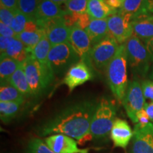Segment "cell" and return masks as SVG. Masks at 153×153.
<instances>
[{
  "label": "cell",
  "instance_id": "obj_1",
  "mask_svg": "<svg viewBox=\"0 0 153 153\" xmlns=\"http://www.w3.org/2000/svg\"><path fill=\"white\" fill-rule=\"evenodd\" d=\"M97 104L82 101L70 105L43 124L38 129L40 136L62 134L81 141L89 136L91 118Z\"/></svg>",
  "mask_w": 153,
  "mask_h": 153
},
{
  "label": "cell",
  "instance_id": "obj_2",
  "mask_svg": "<svg viewBox=\"0 0 153 153\" xmlns=\"http://www.w3.org/2000/svg\"><path fill=\"white\" fill-rule=\"evenodd\" d=\"M127 56L125 44H121L106 68L107 82L118 101H123L128 82L127 76Z\"/></svg>",
  "mask_w": 153,
  "mask_h": 153
},
{
  "label": "cell",
  "instance_id": "obj_3",
  "mask_svg": "<svg viewBox=\"0 0 153 153\" xmlns=\"http://www.w3.org/2000/svg\"><path fill=\"white\" fill-rule=\"evenodd\" d=\"M116 115L114 102L108 98H102L97 104L91 118L89 137L97 140L106 138L111 131Z\"/></svg>",
  "mask_w": 153,
  "mask_h": 153
},
{
  "label": "cell",
  "instance_id": "obj_4",
  "mask_svg": "<svg viewBox=\"0 0 153 153\" xmlns=\"http://www.w3.org/2000/svg\"><path fill=\"white\" fill-rule=\"evenodd\" d=\"M22 64L31 96L37 97L52 82L55 74L48 64H42L30 54Z\"/></svg>",
  "mask_w": 153,
  "mask_h": 153
},
{
  "label": "cell",
  "instance_id": "obj_5",
  "mask_svg": "<svg viewBox=\"0 0 153 153\" xmlns=\"http://www.w3.org/2000/svg\"><path fill=\"white\" fill-rule=\"evenodd\" d=\"M124 44L128 63L132 70L141 75L146 74L153 60L145 44L134 36Z\"/></svg>",
  "mask_w": 153,
  "mask_h": 153
},
{
  "label": "cell",
  "instance_id": "obj_6",
  "mask_svg": "<svg viewBox=\"0 0 153 153\" xmlns=\"http://www.w3.org/2000/svg\"><path fill=\"white\" fill-rule=\"evenodd\" d=\"M81 60L70 43H64L54 45L50 51L48 62L54 74L61 75L72 65Z\"/></svg>",
  "mask_w": 153,
  "mask_h": 153
},
{
  "label": "cell",
  "instance_id": "obj_7",
  "mask_svg": "<svg viewBox=\"0 0 153 153\" xmlns=\"http://www.w3.org/2000/svg\"><path fill=\"white\" fill-rule=\"evenodd\" d=\"M114 38L108 36L91 48L89 60L95 68L104 70L117 52L120 45Z\"/></svg>",
  "mask_w": 153,
  "mask_h": 153
},
{
  "label": "cell",
  "instance_id": "obj_8",
  "mask_svg": "<svg viewBox=\"0 0 153 153\" xmlns=\"http://www.w3.org/2000/svg\"><path fill=\"white\" fill-rule=\"evenodd\" d=\"M122 103L130 119L133 123H137V114L144 109L145 105L141 84L137 81L130 82Z\"/></svg>",
  "mask_w": 153,
  "mask_h": 153
},
{
  "label": "cell",
  "instance_id": "obj_9",
  "mask_svg": "<svg viewBox=\"0 0 153 153\" xmlns=\"http://www.w3.org/2000/svg\"><path fill=\"white\" fill-rule=\"evenodd\" d=\"M132 19L133 16L119 11L107 18L110 36L120 45L125 43L133 36Z\"/></svg>",
  "mask_w": 153,
  "mask_h": 153
},
{
  "label": "cell",
  "instance_id": "obj_10",
  "mask_svg": "<svg viewBox=\"0 0 153 153\" xmlns=\"http://www.w3.org/2000/svg\"><path fill=\"white\" fill-rule=\"evenodd\" d=\"M37 22L42 29L45 30L52 46L69 42L71 28L67 26L63 17Z\"/></svg>",
  "mask_w": 153,
  "mask_h": 153
},
{
  "label": "cell",
  "instance_id": "obj_11",
  "mask_svg": "<svg viewBox=\"0 0 153 153\" xmlns=\"http://www.w3.org/2000/svg\"><path fill=\"white\" fill-rule=\"evenodd\" d=\"M131 153H153V123H137L134 128Z\"/></svg>",
  "mask_w": 153,
  "mask_h": 153
},
{
  "label": "cell",
  "instance_id": "obj_12",
  "mask_svg": "<svg viewBox=\"0 0 153 153\" xmlns=\"http://www.w3.org/2000/svg\"><path fill=\"white\" fill-rule=\"evenodd\" d=\"M92 76V72L87 63L80 60L69 69L63 83L68 86L70 91H72L74 88L91 80Z\"/></svg>",
  "mask_w": 153,
  "mask_h": 153
},
{
  "label": "cell",
  "instance_id": "obj_13",
  "mask_svg": "<svg viewBox=\"0 0 153 153\" xmlns=\"http://www.w3.org/2000/svg\"><path fill=\"white\" fill-rule=\"evenodd\" d=\"M48 146L55 153H89V149H80L72 137L62 134L49 135L45 139Z\"/></svg>",
  "mask_w": 153,
  "mask_h": 153
},
{
  "label": "cell",
  "instance_id": "obj_14",
  "mask_svg": "<svg viewBox=\"0 0 153 153\" xmlns=\"http://www.w3.org/2000/svg\"><path fill=\"white\" fill-rule=\"evenodd\" d=\"M69 43L79 55L81 60L87 62V60H89L92 45L90 38L85 30L76 26L71 28Z\"/></svg>",
  "mask_w": 153,
  "mask_h": 153
},
{
  "label": "cell",
  "instance_id": "obj_15",
  "mask_svg": "<svg viewBox=\"0 0 153 153\" xmlns=\"http://www.w3.org/2000/svg\"><path fill=\"white\" fill-rule=\"evenodd\" d=\"M133 36L146 44L153 38V14H145L133 17Z\"/></svg>",
  "mask_w": 153,
  "mask_h": 153
},
{
  "label": "cell",
  "instance_id": "obj_16",
  "mask_svg": "<svg viewBox=\"0 0 153 153\" xmlns=\"http://www.w3.org/2000/svg\"><path fill=\"white\" fill-rule=\"evenodd\" d=\"M111 139L115 147L126 149L133 137V132L125 120L116 118L111 131Z\"/></svg>",
  "mask_w": 153,
  "mask_h": 153
},
{
  "label": "cell",
  "instance_id": "obj_17",
  "mask_svg": "<svg viewBox=\"0 0 153 153\" xmlns=\"http://www.w3.org/2000/svg\"><path fill=\"white\" fill-rule=\"evenodd\" d=\"M68 12L58 4L51 0H43L38 7L34 19L43 22L50 19L62 18Z\"/></svg>",
  "mask_w": 153,
  "mask_h": 153
},
{
  "label": "cell",
  "instance_id": "obj_18",
  "mask_svg": "<svg viewBox=\"0 0 153 153\" xmlns=\"http://www.w3.org/2000/svg\"><path fill=\"white\" fill-rule=\"evenodd\" d=\"M90 38L92 46L99 42L110 36L108 28L107 19H91L89 26L85 29Z\"/></svg>",
  "mask_w": 153,
  "mask_h": 153
},
{
  "label": "cell",
  "instance_id": "obj_19",
  "mask_svg": "<svg viewBox=\"0 0 153 153\" xmlns=\"http://www.w3.org/2000/svg\"><path fill=\"white\" fill-rule=\"evenodd\" d=\"M118 11L109 7L104 0H89L87 13L91 19H104L117 13Z\"/></svg>",
  "mask_w": 153,
  "mask_h": 153
},
{
  "label": "cell",
  "instance_id": "obj_20",
  "mask_svg": "<svg viewBox=\"0 0 153 153\" xmlns=\"http://www.w3.org/2000/svg\"><path fill=\"white\" fill-rule=\"evenodd\" d=\"M29 54L24 44L18 38H14L8 48L4 53H1V57H11L20 63H23L27 59Z\"/></svg>",
  "mask_w": 153,
  "mask_h": 153
},
{
  "label": "cell",
  "instance_id": "obj_21",
  "mask_svg": "<svg viewBox=\"0 0 153 153\" xmlns=\"http://www.w3.org/2000/svg\"><path fill=\"white\" fill-rule=\"evenodd\" d=\"M148 0H124L119 11L123 14L136 16L139 15L149 14Z\"/></svg>",
  "mask_w": 153,
  "mask_h": 153
},
{
  "label": "cell",
  "instance_id": "obj_22",
  "mask_svg": "<svg viewBox=\"0 0 153 153\" xmlns=\"http://www.w3.org/2000/svg\"><path fill=\"white\" fill-rule=\"evenodd\" d=\"M9 83L20 91L25 97L31 96V92L22 63L11 76L9 80Z\"/></svg>",
  "mask_w": 153,
  "mask_h": 153
},
{
  "label": "cell",
  "instance_id": "obj_23",
  "mask_svg": "<svg viewBox=\"0 0 153 153\" xmlns=\"http://www.w3.org/2000/svg\"><path fill=\"white\" fill-rule=\"evenodd\" d=\"M52 45L48 38L46 34H44L43 37L35 47L30 51V54L42 64H48V58Z\"/></svg>",
  "mask_w": 153,
  "mask_h": 153
},
{
  "label": "cell",
  "instance_id": "obj_24",
  "mask_svg": "<svg viewBox=\"0 0 153 153\" xmlns=\"http://www.w3.org/2000/svg\"><path fill=\"white\" fill-rule=\"evenodd\" d=\"M25 97L9 82L1 83L0 87V101L18 102L23 104Z\"/></svg>",
  "mask_w": 153,
  "mask_h": 153
},
{
  "label": "cell",
  "instance_id": "obj_25",
  "mask_svg": "<svg viewBox=\"0 0 153 153\" xmlns=\"http://www.w3.org/2000/svg\"><path fill=\"white\" fill-rule=\"evenodd\" d=\"M18 61L9 57H1L0 61V79L1 83L9 82L10 77L20 66Z\"/></svg>",
  "mask_w": 153,
  "mask_h": 153
},
{
  "label": "cell",
  "instance_id": "obj_26",
  "mask_svg": "<svg viewBox=\"0 0 153 153\" xmlns=\"http://www.w3.org/2000/svg\"><path fill=\"white\" fill-rule=\"evenodd\" d=\"M45 33V30L43 29L35 32L23 31L21 33L17 34L16 38L20 40L24 44V45L26 47L28 51L30 53L32 49L36 46V44L41 41L42 37Z\"/></svg>",
  "mask_w": 153,
  "mask_h": 153
},
{
  "label": "cell",
  "instance_id": "obj_27",
  "mask_svg": "<svg viewBox=\"0 0 153 153\" xmlns=\"http://www.w3.org/2000/svg\"><path fill=\"white\" fill-rule=\"evenodd\" d=\"M22 104L18 102L0 101V116L3 123H8L18 114Z\"/></svg>",
  "mask_w": 153,
  "mask_h": 153
},
{
  "label": "cell",
  "instance_id": "obj_28",
  "mask_svg": "<svg viewBox=\"0 0 153 153\" xmlns=\"http://www.w3.org/2000/svg\"><path fill=\"white\" fill-rule=\"evenodd\" d=\"M43 0H18V8L30 19H34Z\"/></svg>",
  "mask_w": 153,
  "mask_h": 153
},
{
  "label": "cell",
  "instance_id": "obj_29",
  "mask_svg": "<svg viewBox=\"0 0 153 153\" xmlns=\"http://www.w3.org/2000/svg\"><path fill=\"white\" fill-rule=\"evenodd\" d=\"M25 153H55L48 146L45 141L33 137L30 139L26 145Z\"/></svg>",
  "mask_w": 153,
  "mask_h": 153
},
{
  "label": "cell",
  "instance_id": "obj_30",
  "mask_svg": "<svg viewBox=\"0 0 153 153\" xmlns=\"http://www.w3.org/2000/svg\"><path fill=\"white\" fill-rule=\"evenodd\" d=\"M29 19V17L24 14L19 9H17L14 11V17L11 24V28L16 34L21 33L24 30L26 23Z\"/></svg>",
  "mask_w": 153,
  "mask_h": 153
},
{
  "label": "cell",
  "instance_id": "obj_31",
  "mask_svg": "<svg viewBox=\"0 0 153 153\" xmlns=\"http://www.w3.org/2000/svg\"><path fill=\"white\" fill-rule=\"evenodd\" d=\"M89 0H70L65 4L66 11L74 14H83L87 12Z\"/></svg>",
  "mask_w": 153,
  "mask_h": 153
},
{
  "label": "cell",
  "instance_id": "obj_32",
  "mask_svg": "<svg viewBox=\"0 0 153 153\" xmlns=\"http://www.w3.org/2000/svg\"><path fill=\"white\" fill-rule=\"evenodd\" d=\"M14 17V11L11 9L6 8L3 6H0V20L7 26H11L13 19Z\"/></svg>",
  "mask_w": 153,
  "mask_h": 153
},
{
  "label": "cell",
  "instance_id": "obj_33",
  "mask_svg": "<svg viewBox=\"0 0 153 153\" xmlns=\"http://www.w3.org/2000/svg\"><path fill=\"white\" fill-rule=\"evenodd\" d=\"M141 87L145 98L153 101V81L144 80L141 83Z\"/></svg>",
  "mask_w": 153,
  "mask_h": 153
},
{
  "label": "cell",
  "instance_id": "obj_34",
  "mask_svg": "<svg viewBox=\"0 0 153 153\" xmlns=\"http://www.w3.org/2000/svg\"><path fill=\"white\" fill-rule=\"evenodd\" d=\"M17 34L11 26L0 22V36L7 38H16Z\"/></svg>",
  "mask_w": 153,
  "mask_h": 153
},
{
  "label": "cell",
  "instance_id": "obj_35",
  "mask_svg": "<svg viewBox=\"0 0 153 153\" xmlns=\"http://www.w3.org/2000/svg\"><path fill=\"white\" fill-rule=\"evenodd\" d=\"M137 123L140 124V125H146V124L150 123V118H149L147 112L145 111V108L142 111H140L137 114Z\"/></svg>",
  "mask_w": 153,
  "mask_h": 153
},
{
  "label": "cell",
  "instance_id": "obj_36",
  "mask_svg": "<svg viewBox=\"0 0 153 153\" xmlns=\"http://www.w3.org/2000/svg\"><path fill=\"white\" fill-rule=\"evenodd\" d=\"M1 5L15 11L18 8V0H0Z\"/></svg>",
  "mask_w": 153,
  "mask_h": 153
},
{
  "label": "cell",
  "instance_id": "obj_37",
  "mask_svg": "<svg viewBox=\"0 0 153 153\" xmlns=\"http://www.w3.org/2000/svg\"><path fill=\"white\" fill-rule=\"evenodd\" d=\"M13 38H7L0 36V51H1V53H4L6 50L8 48Z\"/></svg>",
  "mask_w": 153,
  "mask_h": 153
},
{
  "label": "cell",
  "instance_id": "obj_38",
  "mask_svg": "<svg viewBox=\"0 0 153 153\" xmlns=\"http://www.w3.org/2000/svg\"><path fill=\"white\" fill-rule=\"evenodd\" d=\"M104 1L111 8L114 9L119 8L120 9L123 5L124 0H104Z\"/></svg>",
  "mask_w": 153,
  "mask_h": 153
},
{
  "label": "cell",
  "instance_id": "obj_39",
  "mask_svg": "<svg viewBox=\"0 0 153 153\" xmlns=\"http://www.w3.org/2000/svg\"><path fill=\"white\" fill-rule=\"evenodd\" d=\"M145 110L148 114L150 120L153 123V101L150 103H145Z\"/></svg>",
  "mask_w": 153,
  "mask_h": 153
},
{
  "label": "cell",
  "instance_id": "obj_40",
  "mask_svg": "<svg viewBox=\"0 0 153 153\" xmlns=\"http://www.w3.org/2000/svg\"><path fill=\"white\" fill-rule=\"evenodd\" d=\"M145 45H146L147 48H148L149 53H150L151 56H152V60H153V38L145 44Z\"/></svg>",
  "mask_w": 153,
  "mask_h": 153
},
{
  "label": "cell",
  "instance_id": "obj_41",
  "mask_svg": "<svg viewBox=\"0 0 153 153\" xmlns=\"http://www.w3.org/2000/svg\"><path fill=\"white\" fill-rule=\"evenodd\" d=\"M148 9L149 12L153 14V0H148Z\"/></svg>",
  "mask_w": 153,
  "mask_h": 153
},
{
  "label": "cell",
  "instance_id": "obj_42",
  "mask_svg": "<svg viewBox=\"0 0 153 153\" xmlns=\"http://www.w3.org/2000/svg\"><path fill=\"white\" fill-rule=\"evenodd\" d=\"M51 1H54V2L61 5V4H65L68 2V1H70V0H51Z\"/></svg>",
  "mask_w": 153,
  "mask_h": 153
},
{
  "label": "cell",
  "instance_id": "obj_43",
  "mask_svg": "<svg viewBox=\"0 0 153 153\" xmlns=\"http://www.w3.org/2000/svg\"><path fill=\"white\" fill-rule=\"evenodd\" d=\"M150 78L153 80V69L152 70V72H151V74H150Z\"/></svg>",
  "mask_w": 153,
  "mask_h": 153
}]
</instances>
